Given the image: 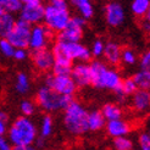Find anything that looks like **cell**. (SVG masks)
Here are the masks:
<instances>
[{
  "label": "cell",
  "mask_w": 150,
  "mask_h": 150,
  "mask_svg": "<svg viewBox=\"0 0 150 150\" xmlns=\"http://www.w3.org/2000/svg\"><path fill=\"white\" fill-rule=\"evenodd\" d=\"M1 1H3L5 11L10 13L18 12L22 7V4L20 3V0H1Z\"/></svg>",
  "instance_id": "4dcf8cb0"
},
{
  "label": "cell",
  "mask_w": 150,
  "mask_h": 150,
  "mask_svg": "<svg viewBox=\"0 0 150 150\" xmlns=\"http://www.w3.org/2000/svg\"><path fill=\"white\" fill-rule=\"evenodd\" d=\"M31 25L23 20H17L15 22L12 29L5 38L9 40L15 48H28L29 33H31Z\"/></svg>",
  "instance_id": "ba28073f"
},
{
  "label": "cell",
  "mask_w": 150,
  "mask_h": 150,
  "mask_svg": "<svg viewBox=\"0 0 150 150\" xmlns=\"http://www.w3.org/2000/svg\"><path fill=\"white\" fill-rule=\"evenodd\" d=\"M51 51L54 57H66L71 61L88 62L92 59L91 50L79 42H64L57 39Z\"/></svg>",
  "instance_id": "5b68a950"
},
{
  "label": "cell",
  "mask_w": 150,
  "mask_h": 150,
  "mask_svg": "<svg viewBox=\"0 0 150 150\" xmlns=\"http://www.w3.org/2000/svg\"><path fill=\"white\" fill-rule=\"evenodd\" d=\"M132 105L139 112H144L149 110L150 106V93L148 89H137L132 94Z\"/></svg>",
  "instance_id": "2e32d148"
},
{
  "label": "cell",
  "mask_w": 150,
  "mask_h": 150,
  "mask_svg": "<svg viewBox=\"0 0 150 150\" xmlns=\"http://www.w3.org/2000/svg\"><path fill=\"white\" fill-rule=\"evenodd\" d=\"M0 121H4V122L9 121V115H7L4 110H0Z\"/></svg>",
  "instance_id": "7bdbcfd3"
},
{
  "label": "cell",
  "mask_w": 150,
  "mask_h": 150,
  "mask_svg": "<svg viewBox=\"0 0 150 150\" xmlns=\"http://www.w3.org/2000/svg\"><path fill=\"white\" fill-rule=\"evenodd\" d=\"M20 12V18L26 21L31 26L38 25L43 21L44 17V6L39 5H31V6H22Z\"/></svg>",
  "instance_id": "5bb4252c"
},
{
  "label": "cell",
  "mask_w": 150,
  "mask_h": 150,
  "mask_svg": "<svg viewBox=\"0 0 150 150\" xmlns=\"http://www.w3.org/2000/svg\"><path fill=\"white\" fill-rule=\"evenodd\" d=\"M88 111L81 103L73 100L64 110V126L72 136H82L88 132Z\"/></svg>",
  "instance_id": "3957f363"
},
{
  "label": "cell",
  "mask_w": 150,
  "mask_h": 150,
  "mask_svg": "<svg viewBox=\"0 0 150 150\" xmlns=\"http://www.w3.org/2000/svg\"><path fill=\"white\" fill-rule=\"evenodd\" d=\"M77 88H84L91 86V67L88 62H78L72 66L70 73Z\"/></svg>",
  "instance_id": "4fadbf2b"
},
{
  "label": "cell",
  "mask_w": 150,
  "mask_h": 150,
  "mask_svg": "<svg viewBox=\"0 0 150 150\" xmlns=\"http://www.w3.org/2000/svg\"><path fill=\"white\" fill-rule=\"evenodd\" d=\"M20 110L22 112V116L31 117L35 114V104L32 100L25 99V100H22L21 104H20Z\"/></svg>",
  "instance_id": "f1b7e54d"
},
{
  "label": "cell",
  "mask_w": 150,
  "mask_h": 150,
  "mask_svg": "<svg viewBox=\"0 0 150 150\" xmlns=\"http://www.w3.org/2000/svg\"><path fill=\"white\" fill-rule=\"evenodd\" d=\"M54 129V122H52V117L50 115H45L42 121H40V127H39V136L42 138H49Z\"/></svg>",
  "instance_id": "4316f807"
},
{
  "label": "cell",
  "mask_w": 150,
  "mask_h": 150,
  "mask_svg": "<svg viewBox=\"0 0 150 150\" xmlns=\"http://www.w3.org/2000/svg\"><path fill=\"white\" fill-rule=\"evenodd\" d=\"M132 78L139 89H148L149 91V88H150V70L142 69L139 72H137L134 74Z\"/></svg>",
  "instance_id": "d4e9b609"
},
{
  "label": "cell",
  "mask_w": 150,
  "mask_h": 150,
  "mask_svg": "<svg viewBox=\"0 0 150 150\" xmlns=\"http://www.w3.org/2000/svg\"><path fill=\"white\" fill-rule=\"evenodd\" d=\"M13 51H15V47L12 45L9 40H7L6 38L0 39V52H1L4 56L12 57Z\"/></svg>",
  "instance_id": "1f68e13d"
},
{
  "label": "cell",
  "mask_w": 150,
  "mask_h": 150,
  "mask_svg": "<svg viewBox=\"0 0 150 150\" xmlns=\"http://www.w3.org/2000/svg\"><path fill=\"white\" fill-rule=\"evenodd\" d=\"M71 18V13L69 7H56L48 4L44 6V25L50 28L54 33L61 32L69 25Z\"/></svg>",
  "instance_id": "8992f818"
},
{
  "label": "cell",
  "mask_w": 150,
  "mask_h": 150,
  "mask_svg": "<svg viewBox=\"0 0 150 150\" xmlns=\"http://www.w3.org/2000/svg\"><path fill=\"white\" fill-rule=\"evenodd\" d=\"M13 145L10 143L9 139H6L5 136L0 137V150H12Z\"/></svg>",
  "instance_id": "8d00e7d4"
},
{
  "label": "cell",
  "mask_w": 150,
  "mask_h": 150,
  "mask_svg": "<svg viewBox=\"0 0 150 150\" xmlns=\"http://www.w3.org/2000/svg\"><path fill=\"white\" fill-rule=\"evenodd\" d=\"M6 132H7V122L0 121V137L5 136Z\"/></svg>",
  "instance_id": "b9f144b4"
},
{
  "label": "cell",
  "mask_w": 150,
  "mask_h": 150,
  "mask_svg": "<svg viewBox=\"0 0 150 150\" xmlns=\"http://www.w3.org/2000/svg\"><path fill=\"white\" fill-rule=\"evenodd\" d=\"M15 89L18 94H27L31 89V82L26 73L20 72L16 76V82H15Z\"/></svg>",
  "instance_id": "484cf974"
},
{
  "label": "cell",
  "mask_w": 150,
  "mask_h": 150,
  "mask_svg": "<svg viewBox=\"0 0 150 150\" xmlns=\"http://www.w3.org/2000/svg\"><path fill=\"white\" fill-rule=\"evenodd\" d=\"M72 62L73 61H71L70 59H66V57H55L51 71L54 74H64V76H67V74L71 73L72 66H73Z\"/></svg>",
  "instance_id": "44dd1931"
},
{
  "label": "cell",
  "mask_w": 150,
  "mask_h": 150,
  "mask_svg": "<svg viewBox=\"0 0 150 150\" xmlns=\"http://www.w3.org/2000/svg\"><path fill=\"white\" fill-rule=\"evenodd\" d=\"M45 86L51 88L52 91L65 95H74L77 91V86L74 84L70 74H67V76L54 73L48 74L45 77Z\"/></svg>",
  "instance_id": "9c48e42d"
},
{
  "label": "cell",
  "mask_w": 150,
  "mask_h": 150,
  "mask_svg": "<svg viewBox=\"0 0 150 150\" xmlns=\"http://www.w3.org/2000/svg\"><path fill=\"white\" fill-rule=\"evenodd\" d=\"M114 146L116 150H132L133 142L127 136L117 137V138H114Z\"/></svg>",
  "instance_id": "83f0119b"
},
{
  "label": "cell",
  "mask_w": 150,
  "mask_h": 150,
  "mask_svg": "<svg viewBox=\"0 0 150 150\" xmlns=\"http://www.w3.org/2000/svg\"><path fill=\"white\" fill-rule=\"evenodd\" d=\"M121 47L115 42H109L105 44L103 56L105 57V61L111 66H117L121 62Z\"/></svg>",
  "instance_id": "e0dca14e"
},
{
  "label": "cell",
  "mask_w": 150,
  "mask_h": 150,
  "mask_svg": "<svg viewBox=\"0 0 150 150\" xmlns=\"http://www.w3.org/2000/svg\"><path fill=\"white\" fill-rule=\"evenodd\" d=\"M121 61L123 64H126V65H128V66H133L134 64L137 62L136 52H134L132 49H128V48L122 49V51H121Z\"/></svg>",
  "instance_id": "f546056e"
},
{
  "label": "cell",
  "mask_w": 150,
  "mask_h": 150,
  "mask_svg": "<svg viewBox=\"0 0 150 150\" xmlns=\"http://www.w3.org/2000/svg\"><path fill=\"white\" fill-rule=\"evenodd\" d=\"M49 4L52 6H56V7H69L67 0H50Z\"/></svg>",
  "instance_id": "74e56055"
},
{
  "label": "cell",
  "mask_w": 150,
  "mask_h": 150,
  "mask_svg": "<svg viewBox=\"0 0 150 150\" xmlns=\"http://www.w3.org/2000/svg\"><path fill=\"white\" fill-rule=\"evenodd\" d=\"M73 100H74L73 95L60 94L47 86L39 88V91L37 92V95H35L37 105L43 111L48 112V114L64 111Z\"/></svg>",
  "instance_id": "277c9868"
},
{
  "label": "cell",
  "mask_w": 150,
  "mask_h": 150,
  "mask_svg": "<svg viewBox=\"0 0 150 150\" xmlns=\"http://www.w3.org/2000/svg\"><path fill=\"white\" fill-rule=\"evenodd\" d=\"M86 21L82 16H73L70 18L69 25L59 32L57 39L64 42H81L83 37V29L86 27Z\"/></svg>",
  "instance_id": "30bf717a"
},
{
  "label": "cell",
  "mask_w": 150,
  "mask_h": 150,
  "mask_svg": "<svg viewBox=\"0 0 150 150\" xmlns=\"http://www.w3.org/2000/svg\"><path fill=\"white\" fill-rule=\"evenodd\" d=\"M126 18L123 6L117 1H111L105 6V20L111 27L121 26Z\"/></svg>",
  "instance_id": "7c38bea8"
},
{
  "label": "cell",
  "mask_w": 150,
  "mask_h": 150,
  "mask_svg": "<svg viewBox=\"0 0 150 150\" xmlns=\"http://www.w3.org/2000/svg\"><path fill=\"white\" fill-rule=\"evenodd\" d=\"M132 12L138 17H144L149 13L150 10V0H133L131 5Z\"/></svg>",
  "instance_id": "cb8c5ba5"
},
{
  "label": "cell",
  "mask_w": 150,
  "mask_h": 150,
  "mask_svg": "<svg viewBox=\"0 0 150 150\" xmlns=\"http://www.w3.org/2000/svg\"><path fill=\"white\" fill-rule=\"evenodd\" d=\"M12 57L17 61H23L28 57V52L25 48H15V51H13V55Z\"/></svg>",
  "instance_id": "e575fe53"
},
{
  "label": "cell",
  "mask_w": 150,
  "mask_h": 150,
  "mask_svg": "<svg viewBox=\"0 0 150 150\" xmlns=\"http://www.w3.org/2000/svg\"><path fill=\"white\" fill-rule=\"evenodd\" d=\"M89 67H91V84L93 87L115 91L121 84L122 77L117 70L111 69L100 60H94L92 64H89Z\"/></svg>",
  "instance_id": "6da1fadb"
},
{
  "label": "cell",
  "mask_w": 150,
  "mask_h": 150,
  "mask_svg": "<svg viewBox=\"0 0 150 150\" xmlns=\"http://www.w3.org/2000/svg\"><path fill=\"white\" fill-rule=\"evenodd\" d=\"M140 150H150V136L149 133H142L139 136Z\"/></svg>",
  "instance_id": "836d02e7"
},
{
  "label": "cell",
  "mask_w": 150,
  "mask_h": 150,
  "mask_svg": "<svg viewBox=\"0 0 150 150\" xmlns=\"http://www.w3.org/2000/svg\"><path fill=\"white\" fill-rule=\"evenodd\" d=\"M144 21H143V29L146 32H149V29H150V18H149V13L145 15L144 16Z\"/></svg>",
  "instance_id": "60d3db41"
},
{
  "label": "cell",
  "mask_w": 150,
  "mask_h": 150,
  "mask_svg": "<svg viewBox=\"0 0 150 150\" xmlns=\"http://www.w3.org/2000/svg\"><path fill=\"white\" fill-rule=\"evenodd\" d=\"M105 123H106V120L103 116L100 110H93L91 112H88V117H87L88 131H92V132L101 131L105 127Z\"/></svg>",
  "instance_id": "ac0fdd59"
},
{
  "label": "cell",
  "mask_w": 150,
  "mask_h": 150,
  "mask_svg": "<svg viewBox=\"0 0 150 150\" xmlns=\"http://www.w3.org/2000/svg\"><path fill=\"white\" fill-rule=\"evenodd\" d=\"M15 22L13 17V13H10V12H4L1 16H0V37L1 38H5V37L9 34V32L12 29Z\"/></svg>",
  "instance_id": "603a6c76"
},
{
  "label": "cell",
  "mask_w": 150,
  "mask_h": 150,
  "mask_svg": "<svg viewBox=\"0 0 150 150\" xmlns=\"http://www.w3.org/2000/svg\"><path fill=\"white\" fill-rule=\"evenodd\" d=\"M7 139L15 145H28L33 144L38 136V129L31 117L20 116L17 117L10 128L7 129Z\"/></svg>",
  "instance_id": "7a4b0ae2"
},
{
  "label": "cell",
  "mask_w": 150,
  "mask_h": 150,
  "mask_svg": "<svg viewBox=\"0 0 150 150\" xmlns=\"http://www.w3.org/2000/svg\"><path fill=\"white\" fill-rule=\"evenodd\" d=\"M4 12H6V11H5V9H4V5H3V1H1V0H0V16H1V15H3Z\"/></svg>",
  "instance_id": "ee69618b"
},
{
  "label": "cell",
  "mask_w": 150,
  "mask_h": 150,
  "mask_svg": "<svg viewBox=\"0 0 150 150\" xmlns=\"http://www.w3.org/2000/svg\"><path fill=\"white\" fill-rule=\"evenodd\" d=\"M54 32L45 25H33L31 27V33H29V40H28V48L32 51L48 48L54 38Z\"/></svg>",
  "instance_id": "52a82bcc"
},
{
  "label": "cell",
  "mask_w": 150,
  "mask_h": 150,
  "mask_svg": "<svg viewBox=\"0 0 150 150\" xmlns=\"http://www.w3.org/2000/svg\"><path fill=\"white\" fill-rule=\"evenodd\" d=\"M71 4L84 20H91L94 16V6L92 0H70Z\"/></svg>",
  "instance_id": "ffe728a7"
},
{
  "label": "cell",
  "mask_w": 150,
  "mask_h": 150,
  "mask_svg": "<svg viewBox=\"0 0 150 150\" xmlns=\"http://www.w3.org/2000/svg\"><path fill=\"white\" fill-rule=\"evenodd\" d=\"M104 48H105V43L101 39H95L92 44V48L89 49L91 50V54L92 56L99 59L103 56V52H104Z\"/></svg>",
  "instance_id": "d6a6232c"
},
{
  "label": "cell",
  "mask_w": 150,
  "mask_h": 150,
  "mask_svg": "<svg viewBox=\"0 0 150 150\" xmlns=\"http://www.w3.org/2000/svg\"><path fill=\"white\" fill-rule=\"evenodd\" d=\"M140 69L143 70H150V52L146 51L144 52L140 57Z\"/></svg>",
  "instance_id": "d590c367"
},
{
  "label": "cell",
  "mask_w": 150,
  "mask_h": 150,
  "mask_svg": "<svg viewBox=\"0 0 150 150\" xmlns=\"http://www.w3.org/2000/svg\"><path fill=\"white\" fill-rule=\"evenodd\" d=\"M105 128H106L108 134L112 138L128 136V134L131 133V125L122 118L112 120V121H106V123H105Z\"/></svg>",
  "instance_id": "9a60e30c"
},
{
  "label": "cell",
  "mask_w": 150,
  "mask_h": 150,
  "mask_svg": "<svg viewBox=\"0 0 150 150\" xmlns=\"http://www.w3.org/2000/svg\"><path fill=\"white\" fill-rule=\"evenodd\" d=\"M22 6H31V5H39L42 4V0H20Z\"/></svg>",
  "instance_id": "ab89813d"
},
{
  "label": "cell",
  "mask_w": 150,
  "mask_h": 150,
  "mask_svg": "<svg viewBox=\"0 0 150 150\" xmlns=\"http://www.w3.org/2000/svg\"><path fill=\"white\" fill-rule=\"evenodd\" d=\"M12 150H38V148L34 146L33 144H28V145H15Z\"/></svg>",
  "instance_id": "f35d334b"
},
{
  "label": "cell",
  "mask_w": 150,
  "mask_h": 150,
  "mask_svg": "<svg viewBox=\"0 0 150 150\" xmlns=\"http://www.w3.org/2000/svg\"><path fill=\"white\" fill-rule=\"evenodd\" d=\"M103 116L105 117L106 121H112V120H117V118H122V109L118 106L116 104H112V103H108L105 104L103 109L100 110Z\"/></svg>",
  "instance_id": "7402d4cb"
},
{
  "label": "cell",
  "mask_w": 150,
  "mask_h": 150,
  "mask_svg": "<svg viewBox=\"0 0 150 150\" xmlns=\"http://www.w3.org/2000/svg\"><path fill=\"white\" fill-rule=\"evenodd\" d=\"M137 89H138L137 84L134 83L133 78L131 77V78L122 79V82H121V84H120V87H117L114 92L116 93V96H117V98L122 101V100H125L126 96L132 95L134 92L137 91Z\"/></svg>",
  "instance_id": "d6986e66"
},
{
  "label": "cell",
  "mask_w": 150,
  "mask_h": 150,
  "mask_svg": "<svg viewBox=\"0 0 150 150\" xmlns=\"http://www.w3.org/2000/svg\"><path fill=\"white\" fill-rule=\"evenodd\" d=\"M54 54L48 48L32 51V61L34 67L40 72H49L54 65Z\"/></svg>",
  "instance_id": "8fae6325"
},
{
  "label": "cell",
  "mask_w": 150,
  "mask_h": 150,
  "mask_svg": "<svg viewBox=\"0 0 150 150\" xmlns=\"http://www.w3.org/2000/svg\"><path fill=\"white\" fill-rule=\"evenodd\" d=\"M132 150H133V149H132Z\"/></svg>",
  "instance_id": "f6af8a7d"
}]
</instances>
